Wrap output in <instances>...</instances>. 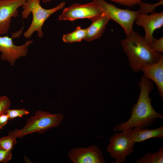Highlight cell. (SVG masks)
I'll use <instances>...</instances> for the list:
<instances>
[{"instance_id":"obj_13","label":"cell","mask_w":163,"mask_h":163,"mask_svg":"<svg viewBox=\"0 0 163 163\" xmlns=\"http://www.w3.org/2000/svg\"><path fill=\"white\" fill-rule=\"evenodd\" d=\"M123 132L130 140L135 143L151 138H163V125L154 129L134 127L130 130Z\"/></svg>"},{"instance_id":"obj_14","label":"cell","mask_w":163,"mask_h":163,"mask_svg":"<svg viewBox=\"0 0 163 163\" xmlns=\"http://www.w3.org/2000/svg\"><path fill=\"white\" fill-rule=\"evenodd\" d=\"M110 20V18L104 13L92 20L91 24L87 28V34L85 40L91 42L99 38Z\"/></svg>"},{"instance_id":"obj_17","label":"cell","mask_w":163,"mask_h":163,"mask_svg":"<svg viewBox=\"0 0 163 163\" xmlns=\"http://www.w3.org/2000/svg\"><path fill=\"white\" fill-rule=\"evenodd\" d=\"M16 143V138L9 135L0 138V149L11 151Z\"/></svg>"},{"instance_id":"obj_6","label":"cell","mask_w":163,"mask_h":163,"mask_svg":"<svg viewBox=\"0 0 163 163\" xmlns=\"http://www.w3.org/2000/svg\"><path fill=\"white\" fill-rule=\"evenodd\" d=\"M115 133L109 139L110 143L106 150L115 159L114 163H123L126 161V158L134 152L135 143L130 140L124 132Z\"/></svg>"},{"instance_id":"obj_4","label":"cell","mask_w":163,"mask_h":163,"mask_svg":"<svg viewBox=\"0 0 163 163\" xmlns=\"http://www.w3.org/2000/svg\"><path fill=\"white\" fill-rule=\"evenodd\" d=\"M63 118V115L61 113L53 114L47 111L38 110L34 115L27 119L23 128L10 131L8 134L16 138H21L34 133H43L59 126Z\"/></svg>"},{"instance_id":"obj_8","label":"cell","mask_w":163,"mask_h":163,"mask_svg":"<svg viewBox=\"0 0 163 163\" xmlns=\"http://www.w3.org/2000/svg\"><path fill=\"white\" fill-rule=\"evenodd\" d=\"M13 37H15L14 35L11 37L0 35V58L8 62L12 66L15 64L17 59L27 56L28 47L33 42V40H29L22 45L17 46L14 43Z\"/></svg>"},{"instance_id":"obj_7","label":"cell","mask_w":163,"mask_h":163,"mask_svg":"<svg viewBox=\"0 0 163 163\" xmlns=\"http://www.w3.org/2000/svg\"><path fill=\"white\" fill-rule=\"evenodd\" d=\"M104 13L103 10L92 2L87 3L74 4L65 8L59 17V21L87 18L92 20Z\"/></svg>"},{"instance_id":"obj_23","label":"cell","mask_w":163,"mask_h":163,"mask_svg":"<svg viewBox=\"0 0 163 163\" xmlns=\"http://www.w3.org/2000/svg\"><path fill=\"white\" fill-rule=\"evenodd\" d=\"M9 120L8 116L6 114L0 115V129H2L7 124Z\"/></svg>"},{"instance_id":"obj_19","label":"cell","mask_w":163,"mask_h":163,"mask_svg":"<svg viewBox=\"0 0 163 163\" xmlns=\"http://www.w3.org/2000/svg\"><path fill=\"white\" fill-rule=\"evenodd\" d=\"M11 104V101L7 96H0V115L6 114Z\"/></svg>"},{"instance_id":"obj_16","label":"cell","mask_w":163,"mask_h":163,"mask_svg":"<svg viewBox=\"0 0 163 163\" xmlns=\"http://www.w3.org/2000/svg\"><path fill=\"white\" fill-rule=\"evenodd\" d=\"M135 163H163V147H160L157 152L153 153H146L140 158L136 160Z\"/></svg>"},{"instance_id":"obj_12","label":"cell","mask_w":163,"mask_h":163,"mask_svg":"<svg viewBox=\"0 0 163 163\" xmlns=\"http://www.w3.org/2000/svg\"><path fill=\"white\" fill-rule=\"evenodd\" d=\"M143 75L152 81L156 85L159 95L163 98V55L157 62L144 67L142 70Z\"/></svg>"},{"instance_id":"obj_9","label":"cell","mask_w":163,"mask_h":163,"mask_svg":"<svg viewBox=\"0 0 163 163\" xmlns=\"http://www.w3.org/2000/svg\"><path fill=\"white\" fill-rule=\"evenodd\" d=\"M68 156L74 163H106L101 149L94 145L72 149L68 152Z\"/></svg>"},{"instance_id":"obj_18","label":"cell","mask_w":163,"mask_h":163,"mask_svg":"<svg viewBox=\"0 0 163 163\" xmlns=\"http://www.w3.org/2000/svg\"><path fill=\"white\" fill-rule=\"evenodd\" d=\"M29 112L24 108L20 109H9L7 110L6 114L8 116L9 120H11L17 117H21L24 115L29 113Z\"/></svg>"},{"instance_id":"obj_2","label":"cell","mask_w":163,"mask_h":163,"mask_svg":"<svg viewBox=\"0 0 163 163\" xmlns=\"http://www.w3.org/2000/svg\"><path fill=\"white\" fill-rule=\"evenodd\" d=\"M120 43L134 72L141 71L144 67L157 62L162 54L153 51L144 37L133 30Z\"/></svg>"},{"instance_id":"obj_21","label":"cell","mask_w":163,"mask_h":163,"mask_svg":"<svg viewBox=\"0 0 163 163\" xmlns=\"http://www.w3.org/2000/svg\"><path fill=\"white\" fill-rule=\"evenodd\" d=\"M11 151L0 149V162L6 163L12 158Z\"/></svg>"},{"instance_id":"obj_5","label":"cell","mask_w":163,"mask_h":163,"mask_svg":"<svg viewBox=\"0 0 163 163\" xmlns=\"http://www.w3.org/2000/svg\"><path fill=\"white\" fill-rule=\"evenodd\" d=\"M40 1V0H26L22 6L23 10L21 15L23 19L28 18L30 13L32 15L31 24L23 34L24 37L26 39L30 38L35 31L37 32L39 37H42L43 36L42 28L46 21L54 13L63 8L66 4L65 2H63L53 8L46 9L41 6Z\"/></svg>"},{"instance_id":"obj_3","label":"cell","mask_w":163,"mask_h":163,"mask_svg":"<svg viewBox=\"0 0 163 163\" xmlns=\"http://www.w3.org/2000/svg\"><path fill=\"white\" fill-rule=\"evenodd\" d=\"M92 2L101 8L104 14L118 23L128 35L133 30V24L137 17L142 14L152 13L155 8L163 4V0H160L154 4H149L143 2L139 5V9L137 11L124 9L118 8L108 3L104 0H92Z\"/></svg>"},{"instance_id":"obj_11","label":"cell","mask_w":163,"mask_h":163,"mask_svg":"<svg viewBox=\"0 0 163 163\" xmlns=\"http://www.w3.org/2000/svg\"><path fill=\"white\" fill-rule=\"evenodd\" d=\"M135 21L136 24L144 29L145 35L144 37L150 45L156 39L153 36L154 31L163 25V12H154L149 15L142 14L137 17Z\"/></svg>"},{"instance_id":"obj_1","label":"cell","mask_w":163,"mask_h":163,"mask_svg":"<svg viewBox=\"0 0 163 163\" xmlns=\"http://www.w3.org/2000/svg\"><path fill=\"white\" fill-rule=\"evenodd\" d=\"M138 85L140 93L136 103L131 109L130 117L126 122L115 126V131H128L134 127L147 128L157 119H163L162 114L156 112L152 105L149 94L153 88L152 81L143 75Z\"/></svg>"},{"instance_id":"obj_22","label":"cell","mask_w":163,"mask_h":163,"mask_svg":"<svg viewBox=\"0 0 163 163\" xmlns=\"http://www.w3.org/2000/svg\"><path fill=\"white\" fill-rule=\"evenodd\" d=\"M121 5L131 7L137 4H139L143 0H110Z\"/></svg>"},{"instance_id":"obj_20","label":"cell","mask_w":163,"mask_h":163,"mask_svg":"<svg viewBox=\"0 0 163 163\" xmlns=\"http://www.w3.org/2000/svg\"><path fill=\"white\" fill-rule=\"evenodd\" d=\"M153 51L157 53L163 52V37L156 39L150 45Z\"/></svg>"},{"instance_id":"obj_10","label":"cell","mask_w":163,"mask_h":163,"mask_svg":"<svg viewBox=\"0 0 163 163\" xmlns=\"http://www.w3.org/2000/svg\"><path fill=\"white\" fill-rule=\"evenodd\" d=\"M26 0H0V35L7 34L10 28L11 18L17 17L18 8Z\"/></svg>"},{"instance_id":"obj_15","label":"cell","mask_w":163,"mask_h":163,"mask_svg":"<svg viewBox=\"0 0 163 163\" xmlns=\"http://www.w3.org/2000/svg\"><path fill=\"white\" fill-rule=\"evenodd\" d=\"M87 32V28L83 29L81 27L78 26L72 32L64 34L62 39L66 43L79 42L83 40H85Z\"/></svg>"},{"instance_id":"obj_24","label":"cell","mask_w":163,"mask_h":163,"mask_svg":"<svg viewBox=\"0 0 163 163\" xmlns=\"http://www.w3.org/2000/svg\"><path fill=\"white\" fill-rule=\"evenodd\" d=\"M52 0H40L43 3H46L52 1Z\"/></svg>"}]
</instances>
